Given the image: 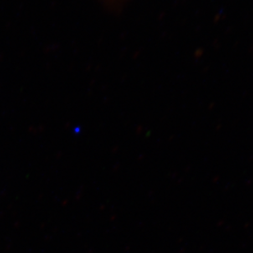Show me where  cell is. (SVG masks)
<instances>
[]
</instances>
